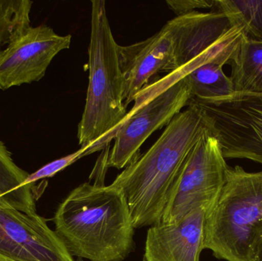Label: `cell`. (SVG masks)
Masks as SVG:
<instances>
[{
    "label": "cell",
    "instance_id": "cell-1",
    "mask_svg": "<svg viewBox=\"0 0 262 261\" xmlns=\"http://www.w3.org/2000/svg\"><path fill=\"white\" fill-rule=\"evenodd\" d=\"M208 130L203 110L190 99L160 137L137 156L111 185L124 193L134 228L161 223L172 184L192 147Z\"/></svg>",
    "mask_w": 262,
    "mask_h": 261
},
{
    "label": "cell",
    "instance_id": "cell-2",
    "mask_svg": "<svg viewBox=\"0 0 262 261\" xmlns=\"http://www.w3.org/2000/svg\"><path fill=\"white\" fill-rule=\"evenodd\" d=\"M55 232L72 256L123 261L134 248V228L121 190L85 182L71 192L55 217Z\"/></svg>",
    "mask_w": 262,
    "mask_h": 261
},
{
    "label": "cell",
    "instance_id": "cell-3",
    "mask_svg": "<svg viewBox=\"0 0 262 261\" xmlns=\"http://www.w3.org/2000/svg\"><path fill=\"white\" fill-rule=\"evenodd\" d=\"M91 25L89 87L78 130V143L89 147L88 155L108 145L128 113L124 101L120 45L114 38L104 0H92Z\"/></svg>",
    "mask_w": 262,
    "mask_h": 261
},
{
    "label": "cell",
    "instance_id": "cell-4",
    "mask_svg": "<svg viewBox=\"0 0 262 261\" xmlns=\"http://www.w3.org/2000/svg\"><path fill=\"white\" fill-rule=\"evenodd\" d=\"M262 237V171L229 167L226 182L206 213L204 249L226 261H251Z\"/></svg>",
    "mask_w": 262,
    "mask_h": 261
},
{
    "label": "cell",
    "instance_id": "cell-5",
    "mask_svg": "<svg viewBox=\"0 0 262 261\" xmlns=\"http://www.w3.org/2000/svg\"><path fill=\"white\" fill-rule=\"evenodd\" d=\"M173 38V55L165 75L155 81L165 90L194 69L209 62L229 64L246 38L240 26H233L225 14L193 11L167 21Z\"/></svg>",
    "mask_w": 262,
    "mask_h": 261
},
{
    "label": "cell",
    "instance_id": "cell-6",
    "mask_svg": "<svg viewBox=\"0 0 262 261\" xmlns=\"http://www.w3.org/2000/svg\"><path fill=\"white\" fill-rule=\"evenodd\" d=\"M229 167L220 143L206 130L180 167L161 222L176 223L199 207L212 205L226 182Z\"/></svg>",
    "mask_w": 262,
    "mask_h": 261
},
{
    "label": "cell",
    "instance_id": "cell-7",
    "mask_svg": "<svg viewBox=\"0 0 262 261\" xmlns=\"http://www.w3.org/2000/svg\"><path fill=\"white\" fill-rule=\"evenodd\" d=\"M192 100L203 110L208 130L220 143L225 159H250L262 165V93Z\"/></svg>",
    "mask_w": 262,
    "mask_h": 261
},
{
    "label": "cell",
    "instance_id": "cell-8",
    "mask_svg": "<svg viewBox=\"0 0 262 261\" xmlns=\"http://www.w3.org/2000/svg\"><path fill=\"white\" fill-rule=\"evenodd\" d=\"M191 93L183 78L150 99L132 109L114 132L113 149L107 159V167L123 169L140 153L143 143L156 130L167 126L190 101Z\"/></svg>",
    "mask_w": 262,
    "mask_h": 261
},
{
    "label": "cell",
    "instance_id": "cell-9",
    "mask_svg": "<svg viewBox=\"0 0 262 261\" xmlns=\"http://www.w3.org/2000/svg\"><path fill=\"white\" fill-rule=\"evenodd\" d=\"M71 42V35L61 36L45 25L21 28L0 52V89L39 81L53 58Z\"/></svg>",
    "mask_w": 262,
    "mask_h": 261
},
{
    "label": "cell",
    "instance_id": "cell-10",
    "mask_svg": "<svg viewBox=\"0 0 262 261\" xmlns=\"http://www.w3.org/2000/svg\"><path fill=\"white\" fill-rule=\"evenodd\" d=\"M0 261L75 260L37 212H25L0 202Z\"/></svg>",
    "mask_w": 262,
    "mask_h": 261
},
{
    "label": "cell",
    "instance_id": "cell-11",
    "mask_svg": "<svg viewBox=\"0 0 262 261\" xmlns=\"http://www.w3.org/2000/svg\"><path fill=\"white\" fill-rule=\"evenodd\" d=\"M212 205L199 207L176 223L151 226L146 233L143 261H200L205 220Z\"/></svg>",
    "mask_w": 262,
    "mask_h": 261
},
{
    "label": "cell",
    "instance_id": "cell-12",
    "mask_svg": "<svg viewBox=\"0 0 262 261\" xmlns=\"http://www.w3.org/2000/svg\"><path fill=\"white\" fill-rule=\"evenodd\" d=\"M173 38L167 22L144 41L119 46V61L124 77L126 106L148 85L151 77L165 72L173 55Z\"/></svg>",
    "mask_w": 262,
    "mask_h": 261
},
{
    "label": "cell",
    "instance_id": "cell-13",
    "mask_svg": "<svg viewBox=\"0 0 262 261\" xmlns=\"http://www.w3.org/2000/svg\"><path fill=\"white\" fill-rule=\"evenodd\" d=\"M28 176L15 163L12 153L0 140V202L25 212H36L35 185L21 187Z\"/></svg>",
    "mask_w": 262,
    "mask_h": 261
},
{
    "label": "cell",
    "instance_id": "cell-14",
    "mask_svg": "<svg viewBox=\"0 0 262 261\" xmlns=\"http://www.w3.org/2000/svg\"><path fill=\"white\" fill-rule=\"evenodd\" d=\"M235 93H262V42L245 38L232 61Z\"/></svg>",
    "mask_w": 262,
    "mask_h": 261
},
{
    "label": "cell",
    "instance_id": "cell-15",
    "mask_svg": "<svg viewBox=\"0 0 262 261\" xmlns=\"http://www.w3.org/2000/svg\"><path fill=\"white\" fill-rule=\"evenodd\" d=\"M223 64L219 63H206L185 77L190 90L191 99L215 101L235 93L233 84L223 72Z\"/></svg>",
    "mask_w": 262,
    "mask_h": 261
},
{
    "label": "cell",
    "instance_id": "cell-16",
    "mask_svg": "<svg viewBox=\"0 0 262 261\" xmlns=\"http://www.w3.org/2000/svg\"><path fill=\"white\" fill-rule=\"evenodd\" d=\"M212 9L243 28L247 39L262 42V0H216Z\"/></svg>",
    "mask_w": 262,
    "mask_h": 261
},
{
    "label": "cell",
    "instance_id": "cell-17",
    "mask_svg": "<svg viewBox=\"0 0 262 261\" xmlns=\"http://www.w3.org/2000/svg\"><path fill=\"white\" fill-rule=\"evenodd\" d=\"M32 2L0 0V52L21 28L30 26Z\"/></svg>",
    "mask_w": 262,
    "mask_h": 261
},
{
    "label": "cell",
    "instance_id": "cell-18",
    "mask_svg": "<svg viewBox=\"0 0 262 261\" xmlns=\"http://www.w3.org/2000/svg\"><path fill=\"white\" fill-rule=\"evenodd\" d=\"M89 147H81L78 151L68 155L61 159H56L53 162H49L47 165L41 167L39 170H37L32 174L29 175L26 178V180L21 184V187L27 186L29 185H34L37 181L41 179H46V178H50L55 176L57 173L61 172V170L67 168L69 165L76 162L78 159H81L83 156H86L89 153Z\"/></svg>",
    "mask_w": 262,
    "mask_h": 261
},
{
    "label": "cell",
    "instance_id": "cell-19",
    "mask_svg": "<svg viewBox=\"0 0 262 261\" xmlns=\"http://www.w3.org/2000/svg\"><path fill=\"white\" fill-rule=\"evenodd\" d=\"M169 7L177 14V16L196 11L197 9L212 8L214 1L210 0H168Z\"/></svg>",
    "mask_w": 262,
    "mask_h": 261
},
{
    "label": "cell",
    "instance_id": "cell-20",
    "mask_svg": "<svg viewBox=\"0 0 262 261\" xmlns=\"http://www.w3.org/2000/svg\"><path fill=\"white\" fill-rule=\"evenodd\" d=\"M251 261H262V237L254 248Z\"/></svg>",
    "mask_w": 262,
    "mask_h": 261
},
{
    "label": "cell",
    "instance_id": "cell-21",
    "mask_svg": "<svg viewBox=\"0 0 262 261\" xmlns=\"http://www.w3.org/2000/svg\"><path fill=\"white\" fill-rule=\"evenodd\" d=\"M75 261H85V260H83L82 258H80V257H78V259H77L76 260H75Z\"/></svg>",
    "mask_w": 262,
    "mask_h": 261
}]
</instances>
